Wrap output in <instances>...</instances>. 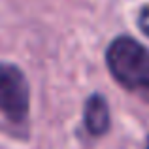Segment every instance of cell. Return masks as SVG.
Here are the masks:
<instances>
[{
  "instance_id": "cell-1",
  "label": "cell",
  "mask_w": 149,
  "mask_h": 149,
  "mask_svg": "<svg viewBox=\"0 0 149 149\" xmlns=\"http://www.w3.org/2000/svg\"><path fill=\"white\" fill-rule=\"evenodd\" d=\"M106 66L121 87L149 104V49L130 36H119L106 49Z\"/></svg>"
},
{
  "instance_id": "cell-2",
  "label": "cell",
  "mask_w": 149,
  "mask_h": 149,
  "mask_svg": "<svg viewBox=\"0 0 149 149\" xmlns=\"http://www.w3.org/2000/svg\"><path fill=\"white\" fill-rule=\"evenodd\" d=\"M30 111V87L19 66L0 62V113L11 123H25Z\"/></svg>"
},
{
  "instance_id": "cell-3",
  "label": "cell",
  "mask_w": 149,
  "mask_h": 149,
  "mask_svg": "<svg viewBox=\"0 0 149 149\" xmlns=\"http://www.w3.org/2000/svg\"><path fill=\"white\" fill-rule=\"evenodd\" d=\"M83 123L85 128L91 136H104L108 134L109 127H111V117H109V106L108 100L102 95L95 93L85 100L83 108Z\"/></svg>"
},
{
  "instance_id": "cell-4",
  "label": "cell",
  "mask_w": 149,
  "mask_h": 149,
  "mask_svg": "<svg viewBox=\"0 0 149 149\" xmlns=\"http://www.w3.org/2000/svg\"><path fill=\"white\" fill-rule=\"evenodd\" d=\"M138 26L146 36H149V6H143L138 15Z\"/></svg>"
},
{
  "instance_id": "cell-5",
  "label": "cell",
  "mask_w": 149,
  "mask_h": 149,
  "mask_svg": "<svg viewBox=\"0 0 149 149\" xmlns=\"http://www.w3.org/2000/svg\"><path fill=\"white\" fill-rule=\"evenodd\" d=\"M146 149H149V136H147V140H146Z\"/></svg>"
}]
</instances>
